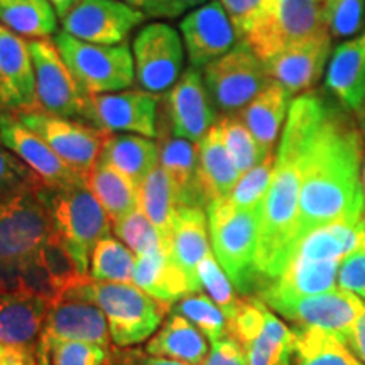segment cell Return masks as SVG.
Masks as SVG:
<instances>
[{
    "label": "cell",
    "mask_w": 365,
    "mask_h": 365,
    "mask_svg": "<svg viewBox=\"0 0 365 365\" xmlns=\"http://www.w3.org/2000/svg\"><path fill=\"white\" fill-rule=\"evenodd\" d=\"M362 143L357 122L349 120L345 113L325 108L303 159L296 245L318 227L362 220Z\"/></svg>",
    "instance_id": "6da1fadb"
},
{
    "label": "cell",
    "mask_w": 365,
    "mask_h": 365,
    "mask_svg": "<svg viewBox=\"0 0 365 365\" xmlns=\"http://www.w3.org/2000/svg\"><path fill=\"white\" fill-rule=\"evenodd\" d=\"M325 108L317 95H299L289 105L259 228L255 266L259 277L267 282L276 279L293 257L303 159Z\"/></svg>",
    "instance_id": "7a4b0ae2"
},
{
    "label": "cell",
    "mask_w": 365,
    "mask_h": 365,
    "mask_svg": "<svg viewBox=\"0 0 365 365\" xmlns=\"http://www.w3.org/2000/svg\"><path fill=\"white\" fill-rule=\"evenodd\" d=\"M54 230L44 182L0 198V293L19 291L21 264L38 255Z\"/></svg>",
    "instance_id": "3957f363"
},
{
    "label": "cell",
    "mask_w": 365,
    "mask_h": 365,
    "mask_svg": "<svg viewBox=\"0 0 365 365\" xmlns=\"http://www.w3.org/2000/svg\"><path fill=\"white\" fill-rule=\"evenodd\" d=\"M208 232L218 264L240 293H249L259 277V228L262 207L239 208L228 198L215 200L207 207Z\"/></svg>",
    "instance_id": "277c9868"
},
{
    "label": "cell",
    "mask_w": 365,
    "mask_h": 365,
    "mask_svg": "<svg viewBox=\"0 0 365 365\" xmlns=\"http://www.w3.org/2000/svg\"><path fill=\"white\" fill-rule=\"evenodd\" d=\"M76 289L102 308L110 328L112 344L117 346L137 345L150 339L171 309L140 287L125 282L91 279Z\"/></svg>",
    "instance_id": "5b68a950"
},
{
    "label": "cell",
    "mask_w": 365,
    "mask_h": 365,
    "mask_svg": "<svg viewBox=\"0 0 365 365\" xmlns=\"http://www.w3.org/2000/svg\"><path fill=\"white\" fill-rule=\"evenodd\" d=\"M53 43L88 95L115 93L134 85V56L125 43L115 46L85 43L65 31L56 33Z\"/></svg>",
    "instance_id": "8992f818"
},
{
    "label": "cell",
    "mask_w": 365,
    "mask_h": 365,
    "mask_svg": "<svg viewBox=\"0 0 365 365\" xmlns=\"http://www.w3.org/2000/svg\"><path fill=\"white\" fill-rule=\"evenodd\" d=\"M327 34L323 0H271L244 41L266 61L289 46Z\"/></svg>",
    "instance_id": "52a82bcc"
},
{
    "label": "cell",
    "mask_w": 365,
    "mask_h": 365,
    "mask_svg": "<svg viewBox=\"0 0 365 365\" xmlns=\"http://www.w3.org/2000/svg\"><path fill=\"white\" fill-rule=\"evenodd\" d=\"M210 98L222 115H234L271 83L266 63L244 39L202 70Z\"/></svg>",
    "instance_id": "ba28073f"
},
{
    "label": "cell",
    "mask_w": 365,
    "mask_h": 365,
    "mask_svg": "<svg viewBox=\"0 0 365 365\" xmlns=\"http://www.w3.org/2000/svg\"><path fill=\"white\" fill-rule=\"evenodd\" d=\"M135 81L150 93H166L181 78L186 49L180 31L168 22H150L132 43Z\"/></svg>",
    "instance_id": "9c48e42d"
},
{
    "label": "cell",
    "mask_w": 365,
    "mask_h": 365,
    "mask_svg": "<svg viewBox=\"0 0 365 365\" xmlns=\"http://www.w3.org/2000/svg\"><path fill=\"white\" fill-rule=\"evenodd\" d=\"M261 301L298 328H318L346 344L352 328L364 309V301L350 291L335 287L327 293L312 296H262Z\"/></svg>",
    "instance_id": "30bf717a"
},
{
    "label": "cell",
    "mask_w": 365,
    "mask_h": 365,
    "mask_svg": "<svg viewBox=\"0 0 365 365\" xmlns=\"http://www.w3.org/2000/svg\"><path fill=\"white\" fill-rule=\"evenodd\" d=\"M36 78V103L51 115L85 122L88 93L81 88L51 39L29 41Z\"/></svg>",
    "instance_id": "8fae6325"
},
{
    "label": "cell",
    "mask_w": 365,
    "mask_h": 365,
    "mask_svg": "<svg viewBox=\"0 0 365 365\" xmlns=\"http://www.w3.org/2000/svg\"><path fill=\"white\" fill-rule=\"evenodd\" d=\"M12 113L27 129L44 139L68 166H71L85 178L90 175L102 154L107 134L81 120L51 115L39 108Z\"/></svg>",
    "instance_id": "7c38bea8"
},
{
    "label": "cell",
    "mask_w": 365,
    "mask_h": 365,
    "mask_svg": "<svg viewBox=\"0 0 365 365\" xmlns=\"http://www.w3.org/2000/svg\"><path fill=\"white\" fill-rule=\"evenodd\" d=\"M49 207L54 228L88 257L95 245L110 235V218L86 181L49 188Z\"/></svg>",
    "instance_id": "4fadbf2b"
},
{
    "label": "cell",
    "mask_w": 365,
    "mask_h": 365,
    "mask_svg": "<svg viewBox=\"0 0 365 365\" xmlns=\"http://www.w3.org/2000/svg\"><path fill=\"white\" fill-rule=\"evenodd\" d=\"M161 97L143 88L88 95L85 122L103 134H137L156 139Z\"/></svg>",
    "instance_id": "5bb4252c"
},
{
    "label": "cell",
    "mask_w": 365,
    "mask_h": 365,
    "mask_svg": "<svg viewBox=\"0 0 365 365\" xmlns=\"http://www.w3.org/2000/svg\"><path fill=\"white\" fill-rule=\"evenodd\" d=\"M163 129L198 144L218 122V110L200 70L188 68L161 97Z\"/></svg>",
    "instance_id": "9a60e30c"
},
{
    "label": "cell",
    "mask_w": 365,
    "mask_h": 365,
    "mask_svg": "<svg viewBox=\"0 0 365 365\" xmlns=\"http://www.w3.org/2000/svg\"><path fill=\"white\" fill-rule=\"evenodd\" d=\"M61 340L88 341L110 349L112 336L107 317L97 303L85 298L78 289L68 291L49 304L36 352H44L53 341Z\"/></svg>",
    "instance_id": "2e32d148"
},
{
    "label": "cell",
    "mask_w": 365,
    "mask_h": 365,
    "mask_svg": "<svg viewBox=\"0 0 365 365\" xmlns=\"http://www.w3.org/2000/svg\"><path fill=\"white\" fill-rule=\"evenodd\" d=\"M149 19L122 0H80L61 19L63 31L85 43L124 44L129 34Z\"/></svg>",
    "instance_id": "e0dca14e"
},
{
    "label": "cell",
    "mask_w": 365,
    "mask_h": 365,
    "mask_svg": "<svg viewBox=\"0 0 365 365\" xmlns=\"http://www.w3.org/2000/svg\"><path fill=\"white\" fill-rule=\"evenodd\" d=\"M180 34L190 66L200 71L242 41L220 0L191 9L180 22Z\"/></svg>",
    "instance_id": "ac0fdd59"
},
{
    "label": "cell",
    "mask_w": 365,
    "mask_h": 365,
    "mask_svg": "<svg viewBox=\"0 0 365 365\" xmlns=\"http://www.w3.org/2000/svg\"><path fill=\"white\" fill-rule=\"evenodd\" d=\"M0 137L4 144L44 182L48 188H61L86 181L83 175L63 161L44 139L29 130L9 110H0Z\"/></svg>",
    "instance_id": "d6986e66"
},
{
    "label": "cell",
    "mask_w": 365,
    "mask_h": 365,
    "mask_svg": "<svg viewBox=\"0 0 365 365\" xmlns=\"http://www.w3.org/2000/svg\"><path fill=\"white\" fill-rule=\"evenodd\" d=\"M331 56V36H319L293 44L266 59L269 76L291 97L313 88L322 78Z\"/></svg>",
    "instance_id": "ffe728a7"
},
{
    "label": "cell",
    "mask_w": 365,
    "mask_h": 365,
    "mask_svg": "<svg viewBox=\"0 0 365 365\" xmlns=\"http://www.w3.org/2000/svg\"><path fill=\"white\" fill-rule=\"evenodd\" d=\"M29 108H38L29 41L0 24V110Z\"/></svg>",
    "instance_id": "44dd1931"
},
{
    "label": "cell",
    "mask_w": 365,
    "mask_h": 365,
    "mask_svg": "<svg viewBox=\"0 0 365 365\" xmlns=\"http://www.w3.org/2000/svg\"><path fill=\"white\" fill-rule=\"evenodd\" d=\"M159 166L168 173L175 186L178 207H198L207 210L198 170V145L181 137L173 135L170 130H158Z\"/></svg>",
    "instance_id": "7402d4cb"
},
{
    "label": "cell",
    "mask_w": 365,
    "mask_h": 365,
    "mask_svg": "<svg viewBox=\"0 0 365 365\" xmlns=\"http://www.w3.org/2000/svg\"><path fill=\"white\" fill-rule=\"evenodd\" d=\"M48 308L44 299L22 291L0 293V344L36 350Z\"/></svg>",
    "instance_id": "603a6c76"
},
{
    "label": "cell",
    "mask_w": 365,
    "mask_h": 365,
    "mask_svg": "<svg viewBox=\"0 0 365 365\" xmlns=\"http://www.w3.org/2000/svg\"><path fill=\"white\" fill-rule=\"evenodd\" d=\"M208 234L207 210L198 207L176 208L171 227L170 254L178 266L188 274L198 291H202L198 266L208 254H212Z\"/></svg>",
    "instance_id": "cb8c5ba5"
},
{
    "label": "cell",
    "mask_w": 365,
    "mask_h": 365,
    "mask_svg": "<svg viewBox=\"0 0 365 365\" xmlns=\"http://www.w3.org/2000/svg\"><path fill=\"white\" fill-rule=\"evenodd\" d=\"M328 90L341 105L355 112L365 100V33L344 41L327 66Z\"/></svg>",
    "instance_id": "d4e9b609"
},
{
    "label": "cell",
    "mask_w": 365,
    "mask_h": 365,
    "mask_svg": "<svg viewBox=\"0 0 365 365\" xmlns=\"http://www.w3.org/2000/svg\"><path fill=\"white\" fill-rule=\"evenodd\" d=\"M134 284L168 307L191 293H200L168 250L137 257Z\"/></svg>",
    "instance_id": "484cf974"
},
{
    "label": "cell",
    "mask_w": 365,
    "mask_h": 365,
    "mask_svg": "<svg viewBox=\"0 0 365 365\" xmlns=\"http://www.w3.org/2000/svg\"><path fill=\"white\" fill-rule=\"evenodd\" d=\"M291 102L293 100L284 86L272 80L240 112H237L266 153H274L281 127L286 124Z\"/></svg>",
    "instance_id": "4316f807"
},
{
    "label": "cell",
    "mask_w": 365,
    "mask_h": 365,
    "mask_svg": "<svg viewBox=\"0 0 365 365\" xmlns=\"http://www.w3.org/2000/svg\"><path fill=\"white\" fill-rule=\"evenodd\" d=\"M144 350L154 357L180 360L191 365H202L210 352L203 333L176 312H171L166 322L150 336Z\"/></svg>",
    "instance_id": "83f0119b"
},
{
    "label": "cell",
    "mask_w": 365,
    "mask_h": 365,
    "mask_svg": "<svg viewBox=\"0 0 365 365\" xmlns=\"http://www.w3.org/2000/svg\"><path fill=\"white\" fill-rule=\"evenodd\" d=\"M198 170L208 205L215 200L227 198L240 178L234 159L223 143L218 122L198 144Z\"/></svg>",
    "instance_id": "f1b7e54d"
},
{
    "label": "cell",
    "mask_w": 365,
    "mask_h": 365,
    "mask_svg": "<svg viewBox=\"0 0 365 365\" xmlns=\"http://www.w3.org/2000/svg\"><path fill=\"white\" fill-rule=\"evenodd\" d=\"M100 161L110 164L140 186L159 164L156 140L137 134H107Z\"/></svg>",
    "instance_id": "f546056e"
},
{
    "label": "cell",
    "mask_w": 365,
    "mask_h": 365,
    "mask_svg": "<svg viewBox=\"0 0 365 365\" xmlns=\"http://www.w3.org/2000/svg\"><path fill=\"white\" fill-rule=\"evenodd\" d=\"M86 182L113 223L122 222L139 210V186L110 164L97 161Z\"/></svg>",
    "instance_id": "4dcf8cb0"
},
{
    "label": "cell",
    "mask_w": 365,
    "mask_h": 365,
    "mask_svg": "<svg viewBox=\"0 0 365 365\" xmlns=\"http://www.w3.org/2000/svg\"><path fill=\"white\" fill-rule=\"evenodd\" d=\"M38 257L48 269L61 296L91 281L90 257L71 245L58 230L44 242Z\"/></svg>",
    "instance_id": "1f68e13d"
},
{
    "label": "cell",
    "mask_w": 365,
    "mask_h": 365,
    "mask_svg": "<svg viewBox=\"0 0 365 365\" xmlns=\"http://www.w3.org/2000/svg\"><path fill=\"white\" fill-rule=\"evenodd\" d=\"M58 19L49 0L0 2V24L24 39L54 38L58 33Z\"/></svg>",
    "instance_id": "d6a6232c"
},
{
    "label": "cell",
    "mask_w": 365,
    "mask_h": 365,
    "mask_svg": "<svg viewBox=\"0 0 365 365\" xmlns=\"http://www.w3.org/2000/svg\"><path fill=\"white\" fill-rule=\"evenodd\" d=\"M294 345V331L267 309L261 330L242 346L249 365H291Z\"/></svg>",
    "instance_id": "836d02e7"
},
{
    "label": "cell",
    "mask_w": 365,
    "mask_h": 365,
    "mask_svg": "<svg viewBox=\"0 0 365 365\" xmlns=\"http://www.w3.org/2000/svg\"><path fill=\"white\" fill-rule=\"evenodd\" d=\"M139 208L161 232L164 244L170 250L173 217L178 208L175 186L161 166L154 168L139 186Z\"/></svg>",
    "instance_id": "e575fe53"
},
{
    "label": "cell",
    "mask_w": 365,
    "mask_h": 365,
    "mask_svg": "<svg viewBox=\"0 0 365 365\" xmlns=\"http://www.w3.org/2000/svg\"><path fill=\"white\" fill-rule=\"evenodd\" d=\"M296 335V362L298 365H364L349 345L318 328H298Z\"/></svg>",
    "instance_id": "d590c367"
},
{
    "label": "cell",
    "mask_w": 365,
    "mask_h": 365,
    "mask_svg": "<svg viewBox=\"0 0 365 365\" xmlns=\"http://www.w3.org/2000/svg\"><path fill=\"white\" fill-rule=\"evenodd\" d=\"M137 255L122 240L107 235L90 255V276L93 281L134 284Z\"/></svg>",
    "instance_id": "8d00e7d4"
},
{
    "label": "cell",
    "mask_w": 365,
    "mask_h": 365,
    "mask_svg": "<svg viewBox=\"0 0 365 365\" xmlns=\"http://www.w3.org/2000/svg\"><path fill=\"white\" fill-rule=\"evenodd\" d=\"M218 125H220L225 148L230 158L234 159L237 170L240 171V176L271 154L261 148L252 132L247 129V125L240 120L237 113L222 115L218 118Z\"/></svg>",
    "instance_id": "74e56055"
},
{
    "label": "cell",
    "mask_w": 365,
    "mask_h": 365,
    "mask_svg": "<svg viewBox=\"0 0 365 365\" xmlns=\"http://www.w3.org/2000/svg\"><path fill=\"white\" fill-rule=\"evenodd\" d=\"M173 312L188 318L193 325L203 333L205 339L217 341L228 335V325L225 314L213 303L210 296L200 293H191L181 298L173 308Z\"/></svg>",
    "instance_id": "f35d334b"
},
{
    "label": "cell",
    "mask_w": 365,
    "mask_h": 365,
    "mask_svg": "<svg viewBox=\"0 0 365 365\" xmlns=\"http://www.w3.org/2000/svg\"><path fill=\"white\" fill-rule=\"evenodd\" d=\"M112 230L117 239L124 242L137 257H144V255L159 252V250H168L161 232L154 227V223L145 217L140 208L122 222L113 223Z\"/></svg>",
    "instance_id": "ab89813d"
},
{
    "label": "cell",
    "mask_w": 365,
    "mask_h": 365,
    "mask_svg": "<svg viewBox=\"0 0 365 365\" xmlns=\"http://www.w3.org/2000/svg\"><path fill=\"white\" fill-rule=\"evenodd\" d=\"M198 281L202 289L208 293L213 303L222 309L225 314L227 322L234 318V314L239 309L242 299L235 294L234 284L228 279V276L223 271L220 264H218L215 254H208L207 257L200 262L198 266Z\"/></svg>",
    "instance_id": "60d3db41"
},
{
    "label": "cell",
    "mask_w": 365,
    "mask_h": 365,
    "mask_svg": "<svg viewBox=\"0 0 365 365\" xmlns=\"http://www.w3.org/2000/svg\"><path fill=\"white\" fill-rule=\"evenodd\" d=\"M274 163H276V154L271 153L257 166L244 173L237 181L232 193L227 196L228 202L234 203L239 208L262 207L272 181Z\"/></svg>",
    "instance_id": "b9f144b4"
},
{
    "label": "cell",
    "mask_w": 365,
    "mask_h": 365,
    "mask_svg": "<svg viewBox=\"0 0 365 365\" xmlns=\"http://www.w3.org/2000/svg\"><path fill=\"white\" fill-rule=\"evenodd\" d=\"M36 355L38 362L51 360V365H105L112 359L113 352L88 341L61 340L53 341L44 352H36Z\"/></svg>",
    "instance_id": "7bdbcfd3"
},
{
    "label": "cell",
    "mask_w": 365,
    "mask_h": 365,
    "mask_svg": "<svg viewBox=\"0 0 365 365\" xmlns=\"http://www.w3.org/2000/svg\"><path fill=\"white\" fill-rule=\"evenodd\" d=\"M331 39H345L362 29L365 17L364 0H323Z\"/></svg>",
    "instance_id": "ee69618b"
},
{
    "label": "cell",
    "mask_w": 365,
    "mask_h": 365,
    "mask_svg": "<svg viewBox=\"0 0 365 365\" xmlns=\"http://www.w3.org/2000/svg\"><path fill=\"white\" fill-rule=\"evenodd\" d=\"M19 291L26 294L36 296L44 299L46 303H54L61 298L53 277L49 276L48 269L43 266L38 255L27 259L19 267Z\"/></svg>",
    "instance_id": "f6af8a7d"
},
{
    "label": "cell",
    "mask_w": 365,
    "mask_h": 365,
    "mask_svg": "<svg viewBox=\"0 0 365 365\" xmlns=\"http://www.w3.org/2000/svg\"><path fill=\"white\" fill-rule=\"evenodd\" d=\"M36 182L43 181L4 144L0 137V198Z\"/></svg>",
    "instance_id": "bcb514c9"
},
{
    "label": "cell",
    "mask_w": 365,
    "mask_h": 365,
    "mask_svg": "<svg viewBox=\"0 0 365 365\" xmlns=\"http://www.w3.org/2000/svg\"><path fill=\"white\" fill-rule=\"evenodd\" d=\"M271 0H220L240 39H244L255 21L262 16Z\"/></svg>",
    "instance_id": "7dc6e473"
},
{
    "label": "cell",
    "mask_w": 365,
    "mask_h": 365,
    "mask_svg": "<svg viewBox=\"0 0 365 365\" xmlns=\"http://www.w3.org/2000/svg\"><path fill=\"white\" fill-rule=\"evenodd\" d=\"M339 287L365 301V249L346 255L339 271Z\"/></svg>",
    "instance_id": "c3c4849f"
},
{
    "label": "cell",
    "mask_w": 365,
    "mask_h": 365,
    "mask_svg": "<svg viewBox=\"0 0 365 365\" xmlns=\"http://www.w3.org/2000/svg\"><path fill=\"white\" fill-rule=\"evenodd\" d=\"M202 365H249L244 346L234 336L225 335L223 339L213 341L207 359Z\"/></svg>",
    "instance_id": "681fc988"
},
{
    "label": "cell",
    "mask_w": 365,
    "mask_h": 365,
    "mask_svg": "<svg viewBox=\"0 0 365 365\" xmlns=\"http://www.w3.org/2000/svg\"><path fill=\"white\" fill-rule=\"evenodd\" d=\"M122 2L129 4L144 12L148 17H156V19H175L182 14L178 0H122Z\"/></svg>",
    "instance_id": "f907efd6"
},
{
    "label": "cell",
    "mask_w": 365,
    "mask_h": 365,
    "mask_svg": "<svg viewBox=\"0 0 365 365\" xmlns=\"http://www.w3.org/2000/svg\"><path fill=\"white\" fill-rule=\"evenodd\" d=\"M0 365H38V355L34 349L0 344Z\"/></svg>",
    "instance_id": "816d5d0a"
},
{
    "label": "cell",
    "mask_w": 365,
    "mask_h": 365,
    "mask_svg": "<svg viewBox=\"0 0 365 365\" xmlns=\"http://www.w3.org/2000/svg\"><path fill=\"white\" fill-rule=\"evenodd\" d=\"M346 345L365 364V304L359 314L357 322H355L349 340H346Z\"/></svg>",
    "instance_id": "f5cc1de1"
},
{
    "label": "cell",
    "mask_w": 365,
    "mask_h": 365,
    "mask_svg": "<svg viewBox=\"0 0 365 365\" xmlns=\"http://www.w3.org/2000/svg\"><path fill=\"white\" fill-rule=\"evenodd\" d=\"M118 355H120L127 365H191L186 362H180V360L154 357V355L143 354L140 350H135V352H122Z\"/></svg>",
    "instance_id": "db71d44e"
},
{
    "label": "cell",
    "mask_w": 365,
    "mask_h": 365,
    "mask_svg": "<svg viewBox=\"0 0 365 365\" xmlns=\"http://www.w3.org/2000/svg\"><path fill=\"white\" fill-rule=\"evenodd\" d=\"M49 2H51L54 11H56L59 19H63V17H65L66 14L80 2V0H49Z\"/></svg>",
    "instance_id": "11a10c76"
},
{
    "label": "cell",
    "mask_w": 365,
    "mask_h": 365,
    "mask_svg": "<svg viewBox=\"0 0 365 365\" xmlns=\"http://www.w3.org/2000/svg\"><path fill=\"white\" fill-rule=\"evenodd\" d=\"M354 113H355V122H357L360 134H362V139L365 140V100Z\"/></svg>",
    "instance_id": "9f6ffc18"
},
{
    "label": "cell",
    "mask_w": 365,
    "mask_h": 365,
    "mask_svg": "<svg viewBox=\"0 0 365 365\" xmlns=\"http://www.w3.org/2000/svg\"><path fill=\"white\" fill-rule=\"evenodd\" d=\"M207 2H210V0H178V4H180V9L182 12H188L191 9L203 6V4Z\"/></svg>",
    "instance_id": "6f0895ef"
},
{
    "label": "cell",
    "mask_w": 365,
    "mask_h": 365,
    "mask_svg": "<svg viewBox=\"0 0 365 365\" xmlns=\"http://www.w3.org/2000/svg\"><path fill=\"white\" fill-rule=\"evenodd\" d=\"M105 365H127V364L124 362V360H122V357H120V355H118V357H117V359H113V355H112V359H110V360H108V362H107V364H105Z\"/></svg>",
    "instance_id": "680465c9"
},
{
    "label": "cell",
    "mask_w": 365,
    "mask_h": 365,
    "mask_svg": "<svg viewBox=\"0 0 365 365\" xmlns=\"http://www.w3.org/2000/svg\"><path fill=\"white\" fill-rule=\"evenodd\" d=\"M364 193H365V163H364Z\"/></svg>",
    "instance_id": "91938a15"
},
{
    "label": "cell",
    "mask_w": 365,
    "mask_h": 365,
    "mask_svg": "<svg viewBox=\"0 0 365 365\" xmlns=\"http://www.w3.org/2000/svg\"><path fill=\"white\" fill-rule=\"evenodd\" d=\"M38 365H49L48 362H38Z\"/></svg>",
    "instance_id": "94428289"
},
{
    "label": "cell",
    "mask_w": 365,
    "mask_h": 365,
    "mask_svg": "<svg viewBox=\"0 0 365 365\" xmlns=\"http://www.w3.org/2000/svg\"><path fill=\"white\" fill-rule=\"evenodd\" d=\"M0 2H11V0H0Z\"/></svg>",
    "instance_id": "6125c7cd"
}]
</instances>
